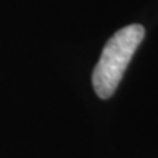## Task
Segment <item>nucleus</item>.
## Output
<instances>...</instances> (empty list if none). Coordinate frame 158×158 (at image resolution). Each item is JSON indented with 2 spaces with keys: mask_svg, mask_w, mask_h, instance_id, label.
Returning <instances> with one entry per match:
<instances>
[{
  "mask_svg": "<svg viewBox=\"0 0 158 158\" xmlns=\"http://www.w3.org/2000/svg\"><path fill=\"white\" fill-rule=\"evenodd\" d=\"M143 37L145 28L139 23H132L118 29L104 45L101 57L92 72V85L100 98L107 100L117 89Z\"/></svg>",
  "mask_w": 158,
  "mask_h": 158,
  "instance_id": "f257e3e1",
  "label": "nucleus"
}]
</instances>
